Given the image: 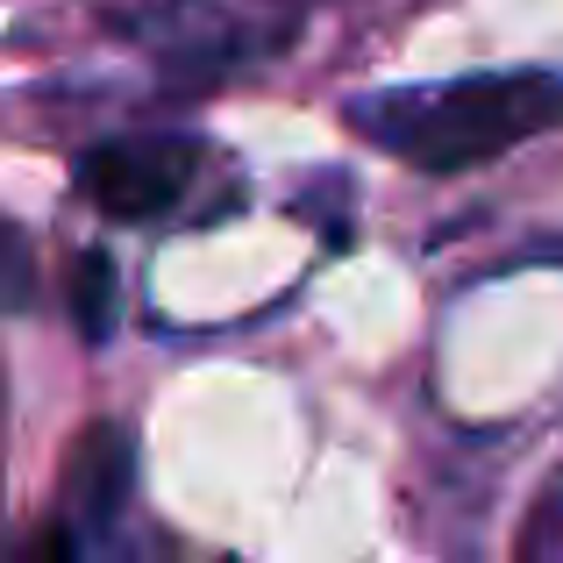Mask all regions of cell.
<instances>
[{
  "instance_id": "6da1fadb",
  "label": "cell",
  "mask_w": 563,
  "mask_h": 563,
  "mask_svg": "<svg viewBox=\"0 0 563 563\" xmlns=\"http://www.w3.org/2000/svg\"><path fill=\"white\" fill-rule=\"evenodd\" d=\"M350 129L372 136L378 151L407 157L413 172H471L563 129V71L514 65V71H464V79L435 86L357 93Z\"/></svg>"
},
{
  "instance_id": "7a4b0ae2",
  "label": "cell",
  "mask_w": 563,
  "mask_h": 563,
  "mask_svg": "<svg viewBox=\"0 0 563 563\" xmlns=\"http://www.w3.org/2000/svg\"><path fill=\"white\" fill-rule=\"evenodd\" d=\"M192 172H200L192 136H114L79 157V192L114 221H157L186 200Z\"/></svg>"
},
{
  "instance_id": "3957f363",
  "label": "cell",
  "mask_w": 563,
  "mask_h": 563,
  "mask_svg": "<svg viewBox=\"0 0 563 563\" xmlns=\"http://www.w3.org/2000/svg\"><path fill=\"white\" fill-rule=\"evenodd\" d=\"M71 321H79L86 343H108V329H114V272H108V257L71 264Z\"/></svg>"
}]
</instances>
